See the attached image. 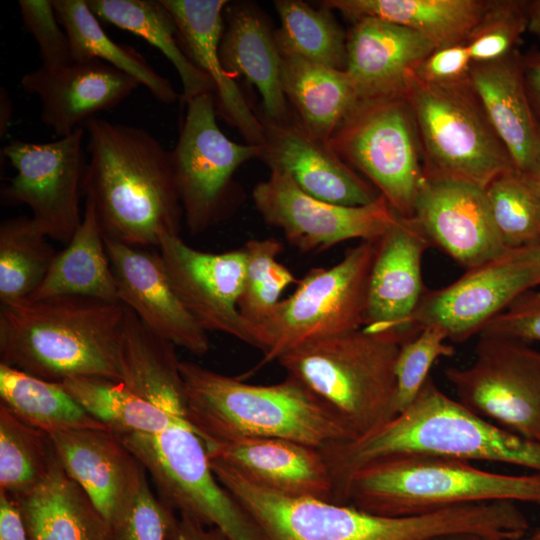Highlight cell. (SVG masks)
Here are the masks:
<instances>
[{
	"label": "cell",
	"mask_w": 540,
	"mask_h": 540,
	"mask_svg": "<svg viewBox=\"0 0 540 540\" xmlns=\"http://www.w3.org/2000/svg\"><path fill=\"white\" fill-rule=\"evenodd\" d=\"M14 499L29 540H114L109 523L58 457L39 485Z\"/></svg>",
	"instance_id": "29"
},
{
	"label": "cell",
	"mask_w": 540,
	"mask_h": 540,
	"mask_svg": "<svg viewBox=\"0 0 540 540\" xmlns=\"http://www.w3.org/2000/svg\"><path fill=\"white\" fill-rule=\"evenodd\" d=\"M274 7L280 19L275 39L281 53L346 70L347 34L331 10L315 9L300 0H277Z\"/></svg>",
	"instance_id": "38"
},
{
	"label": "cell",
	"mask_w": 540,
	"mask_h": 540,
	"mask_svg": "<svg viewBox=\"0 0 540 540\" xmlns=\"http://www.w3.org/2000/svg\"><path fill=\"white\" fill-rule=\"evenodd\" d=\"M186 105L170 157L186 226L199 234L230 214L238 198L234 174L260 157L261 146L234 142L221 131L213 94L196 96Z\"/></svg>",
	"instance_id": "12"
},
{
	"label": "cell",
	"mask_w": 540,
	"mask_h": 540,
	"mask_svg": "<svg viewBox=\"0 0 540 540\" xmlns=\"http://www.w3.org/2000/svg\"><path fill=\"white\" fill-rule=\"evenodd\" d=\"M473 63L466 42L435 48L414 69V75L434 84L455 83L470 78Z\"/></svg>",
	"instance_id": "48"
},
{
	"label": "cell",
	"mask_w": 540,
	"mask_h": 540,
	"mask_svg": "<svg viewBox=\"0 0 540 540\" xmlns=\"http://www.w3.org/2000/svg\"><path fill=\"white\" fill-rule=\"evenodd\" d=\"M485 193L507 250L540 245V193L526 173L503 174L488 184Z\"/></svg>",
	"instance_id": "41"
},
{
	"label": "cell",
	"mask_w": 540,
	"mask_h": 540,
	"mask_svg": "<svg viewBox=\"0 0 540 540\" xmlns=\"http://www.w3.org/2000/svg\"><path fill=\"white\" fill-rule=\"evenodd\" d=\"M61 384L89 414L117 434H152L177 424H190L143 399L120 381L74 377Z\"/></svg>",
	"instance_id": "37"
},
{
	"label": "cell",
	"mask_w": 540,
	"mask_h": 540,
	"mask_svg": "<svg viewBox=\"0 0 540 540\" xmlns=\"http://www.w3.org/2000/svg\"><path fill=\"white\" fill-rule=\"evenodd\" d=\"M406 338L359 330L306 342L279 358L351 432L365 437L397 415L395 363Z\"/></svg>",
	"instance_id": "6"
},
{
	"label": "cell",
	"mask_w": 540,
	"mask_h": 540,
	"mask_svg": "<svg viewBox=\"0 0 540 540\" xmlns=\"http://www.w3.org/2000/svg\"><path fill=\"white\" fill-rule=\"evenodd\" d=\"M124 307L120 382L160 409L186 419L185 385L176 346L151 331L130 308Z\"/></svg>",
	"instance_id": "30"
},
{
	"label": "cell",
	"mask_w": 540,
	"mask_h": 540,
	"mask_svg": "<svg viewBox=\"0 0 540 540\" xmlns=\"http://www.w3.org/2000/svg\"><path fill=\"white\" fill-rule=\"evenodd\" d=\"M84 128L45 143L14 140L1 152L16 175L1 190L5 203L25 204L48 238L67 244L82 222L80 197L87 160Z\"/></svg>",
	"instance_id": "14"
},
{
	"label": "cell",
	"mask_w": 540,
	"mask_h": 540,
	"mask_svg": "<svg viewBox=\"0 0 540 540\" xmlns=\"http://www.w3.org/2000/svg\"><path fill=\"white\" fill-rule=\"evenodd\" d=\"M470 81L515 169L529 171L540 159V135L526 91L523 55L516 49L498 61L473 65Z\"/></svg>",
	"instance_id": "28"
},
{
	"label": "cell",
	"mask_w": 540,
	"mask_h": 540,
	"mask_svg": "<svg viewBox=\"0 0 540 540\" xmlns=\"http://www.w3.org/2000/svg\"><path fill=\"white\" fill-rule=\"evenodd\" d=\"M376 240L361 241L331 267L312 268L291 296L260 321L248 322L249 345L263 354L260 365L306 342L363 328Z\"/></svg>",
	"instance_id": "9"
},
{
	"label": "cell",
	"mask_w": 540,
	"mask_h": 540,
	"mask_svg": "<svg viewBox=\"0 0 540 540\" xmlns=\"http://www.w3.org/2000/svg\"><path fill=\"white\" fill-rule=\"evenodd\" d=\"M0 404L20 420L47 433L109 429L89 414L62 386L0 363Z\"/></svg>",
	"instance_id": "36"
},
{
	"label": "cell",
	"mask_w": 540,
	"mask_h": 540,
	"mask_svg": "<svg viewBox=\"0 0 540 540\" xmlns=\"http://www.w3.org/2000/svg\"><path fill=\"white\" fill-rule=\"evenodd\" d=\"M224 29L219 45L223 68L234 79L244 77L261 96L255 110L273 122L292 116L281 77V55L263 13L253 4L230 2L224 9Z\"/></svg>",
	"instance_id": "27"
},
{
	"label": "cell",
	"mask_w": 540,
	"mask_h": 540,
	"mask_svg": "<svg viewBox=\"0 0 540 540\" xmlns=\"http://www.w3.org/2000/svg\"><path fill=\"white\" fill-rule=\"evenodd\" d=\"M26 30L39 47L42 66L55 68L72 63L70 42L60 25L51 0L18 1Z\"/></svg>",
	"instance_id": "46"
},
{
	"label": "cell",
	"mask_w": 540,
	"mask_h": 540,
	"mask_svg": "<svg viewBox=\"0 0 540 540\" xmlns=\"http://www.w3.org/2000/svg\"><path fill=\"white\" fill-rule=\"evenodd\" d=\"M56 457L49 433L0 404V491L13 498L30 492L47 476Z\"/></svg>",
	"instance_id": "40"
},
{
	"label": "cell",
	"mask_w": 540,
	"mask_h": 540,
	"mask_svg": "<svg viewBox=\"0 0 540 540\" xmlns=\"http://www.w3.org/2000/svg\"><path fill=\"white\" fill-rule=\"evenodd\" d=\"M254 206L264 222L279 229L299 251L320 252L341 242L376 240L397 214L384 197L364 206H342L303 192L277 170L253 189Z\"/></svg>",
	"instance_id": "16"
},
{
	"label": "cell",
	"mask_w": 540,
	"mask_h": 540,
	"mask_svg": "<svg viewBox=\"0 0 540 540\" xmlns=\"http://www.w3.org/2000/svg\"><path fill=\"white\" fill-rule=\"evenodd\" d=\"M329 144L374 186L398 216L413 217L426 179L416 126L405 97L359 100Z\"/></svg>",
	"instance_id": "10"
},
{
	"label": "cell",
	"mask_w": 540,
	"mask_h": 540,
	"mask_svg": "<svg viewBox=\"0 0 540 540\" xmlns=\"http://www.w3.org/2000/svg\"><path fill=\"white\" fill-rule=\"evenodd\" d=\"M179 521L175 511L154 495L145 473L110 527L114 540H178Z\"/></svg>",
	"instance_id": "44"
},
{
	"label": "cell",
	"mask_w": 540,
	"mask_h": 540,
	"mask_svg": "<svg viewBox=\"0 0 540 540\" xmlns=\"http://www.w3.org/2000/svg\"><path fill=\"white\" fill-rule=\"evenodd\" d=\"M280 55L283 91L294 116L310 134L329 142L359 101L351 78L346 70Z\"/></svg>",
	"instance_id": "32"
},
{
	"label": "cell",
	"mask_w": 540,
	"mask_h": 540,
	"mask_svg": "<svg viewBox=\"0 0 540 540\" xmlns=\"http://www.w3.org/2000/svg\"><path fill=\"white\" fill-rule=\"evenodd\" d=\"M157 249L177 296L200 326L249 345L248 321L238 309L246 272L244 250L204 252L180 235L163 236Z\"/></svg>",
	"instance_id": "17"
},
{
	"label": "cell",
	"mask_w": 540,
	"mask_h": 540,
	"mask_svg": "<svg viewBox=\"0 0 540 540\" xmlns=\"http://www.w3.org/2000/svg\"><path fill=\"white\" fill-rule=\"evenodd\" d=\"M346 72L359 100L405 97L407 82L435 46L415 31L374 18L352 23Z\"/></svg>",
	"instance_id": "25"
},
{
	"label": "cell",
	"mask_w": 540,
	"mask_h": 540,
	"mask_svg": "<svg viewBox=\"0 0 540 540\" xmlns=\"http://www.w3.org/2000/svg\"><path fill=\"white\" fill-rule=\"evenodd\" d=\"M429 246L413 218L400 216L376 240L363 328L395 331L406 339L415 336L407 323L426 291L422 257Z\"/></svg>",
	"instance_id": "21"
},
{
	"label": "cell",
	"mask_w": 540,
	"mask_h": 540,
	"mask_svg": "<svg viewBox=\"0 0 540 540\" xmlns=\"http://www.w3.org/2000/svg\"><path fill=\"white\" fill-rule=\"evenodd\" d=\"M56 16L66 32L72 62L99 59L121 70L145 86L164 104L177 101L179 95L171 82L158 74L133 47L113 41L86 0H52Z\"/></svg>",
	"instance_id": "35"
},
{
	"label": "cell",
	"mask_w": 540,
	"mask_h": 540,
	"mask_svg": "<svg viewBox=\"0 0 540 540\" xmlns=\"http://www.w3.org/2000/svg\"><path fill=\"white\" fill-rule=\"evenodd\" d=\"M23 90L37 95L40 118L59 138L73 133L99 112L123 102L140 84L99 59L49 68L23 75Z\"/></svg>",
	"instance_id": "22"
},
{
	"label": "cell",
	"mask_w": 540,
	"mask_h": 540,
	"mask_svg": "<svg viewBox=\"0 0 540 540\" xmlns=\"http://www.w3.org/2000/svg\"><path fill=\"white\" fill-rule=\"evenodd\" d=\"M498 501L540 504V472L502 474L451 456L393 453L356 468L339 503L375 515L402 517Z\"/></svg>",
	"instance_id": "5"
},
{
	"label": "cell",
	"mask_w": 540,
	"mask_h": 540,
	"mask_svg": "<svg viewBox=\"0 0 540 540\" xmlns=\"http://www.w3.org/2000/svg\"><path fill=\"white\" fill-rule=\"evenodd\" d=\"M66 245L28 299L73 296L120 303L104 235L89 201L85 200L82 222Z\"/></svg>",
	"instance_id": "33"
},
{
	"label": "cell",
	"mask_w": 540,
	"mask_h": 540,
	"mask_svg": "<svg viewBox=\"0 0 540 540\" xmlns=\"http://www.w3.org/2000/svg\"><path fill=\"white\" fill-rule=\"evenodd\" d=\"M0 540H29L17 501L0 491Z\"/></svg>",
	"instance_id": "49"
},
{
	"label": "cell",
	"mask_w": 540,
	"mask_h": 540,
	"mask_svg": "<svg viewBox=\"0 0 540 540\" xmlns=\"http://www.w3.org/2000/svg\"><path fill=\"white\" fill-rule=\"evenodd\" d=\"M13 115L12 100L5 88L0 90V136L7 134Z\"/></svg>",
	"instance_id": "52"
},
{
	"label": "cell",
	"mask_w": 540,
	"mask_h": 540,
	"mask_svg": "<svg viewBox=\"0 0 540 540\" xmlns=\"http://www.w3.org/2000/svg\"><path fill=\"white\" fill-rule=\"evenodd\" d=\"M540 285L538 245L507 250L498 257L467 269L456 281L426 290L407 323L417 334L434 327L447 339L464 342L523 292Z\"/></svg>",
	"instance_id": "15"
},
{
	"label": "cell",
	"mask_w": 540,
	"mask_h": 540,
	"mask_svg": "<svg viewBox=\"0 0 540 540\" xmlns=\"http://www.w3.org/2000/svg\"><path fill=\"white\" fill-rule=\"evenodd\" d=\"M31 217L0 225V303L28 299L47 275L57 251Z\"/></svg>",
	"instance_id": "39"
},
{
	"label": "cell",
	"mask_w": 540,
	"mask_h": 540,
	"mask_svg": "<svg viewBox=\"0 0 540 540\" xmlns=\"http://www.w3.org/2000/svg\"><path fill=\"white\" fill-rule=\"evenodd\" d=\"M255 113L264 128L259 158L270 170L288 175L306 194L342 206L368 205L381 196L329 142L310 134L293 112L285 122H273Z\"/></svg>",
	"instance_id": "18"
},
{
	"label": "cell",
	"mask_w": 540,
	"mask_h": 540,
	"mask_svg": "<svg viewBox=\"0 0 540 540\" xmlns=\"http://www.w3.org/2000/svg\"><path fill=\"white\" fill-rule=\"evenodd\" d=\"M186 419L203 443L249 437L284 438L316 448L353 441L345 425L302 383L287 376L255 385L180 361Z\"/></svg>",
	"instance_id": "4"
},
{
	"label": "cell",
	"mask_w": 540,
	"mask_h": 540,
	"mask_svg": "<svg viewBox=\"0 0 540 540\" xmlns=\"http://www.w3.org/2000/svg\"><path fill=\"white\" fill-rule=\"evenodd\" d=\"M60 464L111 524L137 490L144 467L111 429L49 433Z\"/></svg>",
	"instance_id": "24"
},
{
	"label": "cell",
	"mask_w": 540,
	"mask_h": 540,
	"mask_svg": "<svg viewBox=\"0 0 540 540\" xmlns=\"http://www.w3.org/2000/svg\"><path fill=\"white\" fill-rule=\"evenodd\" d=\"M405 98L416 126L426 180L485 189L495 178L517 171L470 78L434 84L412 73Z\"/></svg>",
	"instance_id": "8"
},
{
	"label": "cell",
	"mask_w": 540,
	"mask_h": 540,
	"mask_svg": "<svg viewBox=\"0 0 540 540\" xmlns=\"http://www.w3.org/2000/svg\"><path fill=\"white\" fill-rule=\"evenodd\" d=\"M338 501L352 472L375 458L401 452L433 453L518 465L540 472V443L508 431L468 410L426 380L404 411L375 432L320 449Z\"/></svg>",
	"instance_id": "3"
},
{
	"label": "cell",
	"mask_w": 540,
	"mask_h": 540,
	"mask_svg": "<svg viewBox=\"0 0 540 540\" xmlns=\"http://www.w3.org/2000/svg\"><path fill=\"white\" fill-rule=\"evenodd\" d=\"M88 134L83 195L96 212L105 238L158 248L180 235L184 212L170 151L146 130L93 117Z\"/></svg>",
	"instance_id": "1"
},
{
	"label": "cell",
	"mask_w": 540,
	"mask_h": 540,
	"mask_svg": "<svg viewBox=\"0 0 540 540\" xmlns=\"http://www.w3.org/2000/svg\"><path fill=\"white\" fill-rule=\"evenodd\" d=\"M173 16L190 60L213 82L216 111L246 143L262 146L264 128L220 60L226 0H161Z\"/></svg>",
	"instance_id": "26"
},
{
	"label": "cell",
	"mask_w": 540,
	"mask_h": 540,
	"mask_svg": "<svg viewBox=\"0 0 540 540\" xmlns=\"http://www.w3.org/2000/svg\"><path fill=\"white\" fill-rule=\"evenodd\" d=\"M98 19L131 32L158 48L175 67L183 102L214 95L212 80L186 54L176 22L161 0H86Z\"/></svg>",
	"instance_id": "34"
},
{
	"label": "cell",
	"mask_w": 540,
	"mask_h": 540,
	"mask_svg": "<svg viewBox=\"0 0 540 540\" xmlns=\"http://www.w3.org/2000/svg\"><path fill=\"white\" fill-rule=\"evenodd\" d=\"M540 342V290L530 289L519 295L480 332Z\"/></svg>",
	"instance_id": "47"
},
{
	"label": "cell",
	"mask_w": 540,
	"mask_h": 540,
	"mask_svg": "<svg viewBox=\"0 0 540 540\" xmlns=\"http://www.w3.org/2000/svg\"><path fill=\"white\" fill-rule=\"evenodd\" d=\"M523 67L529 103L540 135V51L523 55Z\"/></svg>",
	"instance_id": "50"
},
{
	"label": "cell",
	"mask_w": 540,
	"mask_h": 540,
	"mask_svg": "<svg viewBox=\"0 0 540 540\" xmlns=\"http://www.w3.org/2000/svg\"><path fill=\"white\" fill-rule=\"evenodd\" d=\"M124 315L122 303L85 297L0 303V363L57 383L120 381Z\"/></svg>",
	"instance_id": "2"
},
{
	"label": "cell",
	"mask_w": 540,
	"mask_h": 540,
	"mask_svg": "<svg viewBox=\"0 0 540 540\" xmlns=\"http://www.w3.org/2000/svg\"><path fill=\"white\" fill-rule=\"evenodd\" d=\"M526 31L525 1H490L480 21L465 40L473 65L505 58L516 50Z\"/></svg>",
	"instance_id": "43"
},
{
	"label": "cell",
	"mask_w": 540,
	"mask_h": 540,
	"mask_svg": "<svg viewBox=\"0 0 540 540\" xmlns=\"http://www.w3.org/2000/svg\"><path fill=\"white\" fill-rule=\"evenodd\" d=\"M118 435L148 471L167 506L220 529L229 540H263L250 516L215 477L205 445L190 424L152 434Z\"/></svg>",
	"instance_id": "11"
},
{
	"label": "cell",
	"mask_w": 540,
	"mask_h": 540,
	"mask_svg": "<svg viewBox=\"0 0 540 540\" xmlns=\"http://www.w3.org/2000/svg\"><path fill=\"white\" fill-rule=\"evenodd\" d=\"M178 540H229L218 528L206 526L188 516L180 515Z\"/></svg>",
	"instance_id": "51"
},
{
	"label": "cell",
	"mask_w": 540,
	"mask_h": 540,
	"mask_svg": "<svg viewBox=\"0 0 540 540\" xmlns=\"http://www.w3.org/2000/svg\"><path fill=\"white\" fill-rule=\"evenodd\" d=\"M445 376L468 410L540 443V351L528 342L481 333L471 365Z\"/></svg>",
	"instance_id": "13"
},
{
	"label": "cell",
	"mask_w": 540,
	"mask_h": 540,
	"mask_svg": "<svg viewBox=\"0 0 540 540\" xmlns=\"http://www.w3.org/2000/svg\"><path fill=\"white\" fill-rule=\"evenodd\" d=\"M209 463L217 480L250 516L263 540H427L465 533L472 526L465 506L412 516H380L349 504L282 495L220 463Z\"/></svg>",
	"instance_id": "7"
},
{
	"label": "cell",
	"mask_w": 540,
	"mask_h": 540,
	"mask_svg": "<svg viewBox=\"0 0 540 540\" xmlns=\"http://www.w3.org/2000/svg\"><path fill=\"white\" fill-rule=\"evenodd\" d=\"M427 540H496V539L486 538V537H483L477 534H472V533H454V534H447V535L433 537ZM514 540H540V526H538L532 531H529L523 537L514 539Z\"/></svg>",
	"instance_id": "53"
},
{
	"label": "cell",
	"mask_w": 540,
	"mask_h": 540,
	"mask_svg": "<svg viewBox=\"0 0 540 540\" xmlns=\"http://www.w3.org/2000/svg\"><path fill=\"white\" fill-rule=\"evenodd\" d=\"M446 339L439 329L426 327L401 343L395 363L397 414L407 409L418 396L434 362L454 354V347L445 343Z\"/></svg>",
	"instance_id": "45"
},
{
	"label": "cell",
	"mask_w": 540,
	"mask_h": 540,
	"mask_svg": "<svg viewBox=\"0 0 540 540\" xmlns=\"http://www.w3.org/2000/svg\"><path fill=\"white\" fill-rule=\"evenodd\" d=\"M489 3L486 0H323L319 5L339 11L352 23L374 18L403 26L438 48L464 42Z\"/></svg>",
	"instance_id": "31"
},
{
	"label": "cell",
	"mask_w": 540,
	"mask_h": 540,
	"mask_svg": "<svg viewBox=\"0 0 540 540\" xmlns=\"http://www.w3.org/2000/svg\"><path fill=\"white\" fill-rule=\"evenodd\" d=\"M538 255H539V259H540V245H538Z\"/></svg>",
	"instance_id": "56"
},
{
	"label": "cell",
	"mask_w": 540,
	"mask_h": 540,
	"mask_svg": "<svg viewBox=\"0 0 540 540\" xmlns=\"http://www.w3.org/2000/svg\"><path fill=\"white\" fill-rule=\"evenodd\" d=\"M412 218L431 246L466 270L507 251L495 227L484 188L426 180Z\"/></svg>",
	"instance_id": "20"
},
{
	"label": "cell",
	"mask_w": 540,
	"mask_h": 540,
	"mask_svg": "<svg viewBox=\"0 0 540 540\" xmlns=\"http://www.w3.org/2000/svg\"><path fill=\"white\" fill-rule=\"evenodd\" d=\"M120 303L130 308L158 336L202 355L210 347L207 331L177 296L159 251L105 238Z\"/></svg>",
	"instance_id": "19"
},
{
	"label": "cell",
	"mask_w": 540,
	"mask_h": 540,
	"mask_svg": "<svg viewBox=\"0 0 540 540\" xmlns=\"http://www.w3.org/2000/svg\"><path fill=\"white\" fill-rule=\"evenodd\" d=\"M523 173H526L531 178L540 193V159L529 171Z\"/></svg>",
	"instance_id": "55"
},
{
	"label": "cell",
	"mask_w": 540,
	"mask_h": 540,
	"mask_svg": "<svg viewBox=\"0 0 540 540\" xmlns=\"http://www.w3.org/2000/svg\"><path fill=\"white\" fill-rule=\"evenodd\" d=\"M242 249L246 256V272L238 309L248 322L253 323L263 319L280 301L282 292L298 281L278 262L282 252L280 241L251 239Z\"/></svg>",
	"instance_id": "42"
},
{
	"label": "cell",
	"mask_w": 540,
	"mask_h": 540,
	"mask_svg": "<svg viewBox=\"0 0 540 540\" xmlns=\"http://www.w3.org/2000/svg\"><path fill=\"white\" fill-rule=\"evenodd\" d=\"M204 445L210 461L258 486L286 496L332 502L333 479L319 448L268 437L208 441Z\"/></svg>",
	"instance_id": "23"
},
{
	"label": "cell",
	"mask_w": 540,
	"mask_h": 540,
	"mask_svg": "<svg viewBox=\"0 0 540 540\" xmlns=\"http://www.w3.org/2000/svg\"><path fill=\"white\" fill-rule=\"evenodd\" d=\"M527 31L540 41V0L525 1Z\"/></svg>",
	"instance_id": "54"
}]
</instances>
